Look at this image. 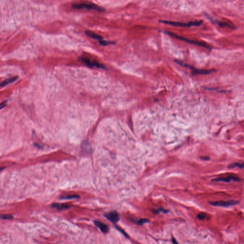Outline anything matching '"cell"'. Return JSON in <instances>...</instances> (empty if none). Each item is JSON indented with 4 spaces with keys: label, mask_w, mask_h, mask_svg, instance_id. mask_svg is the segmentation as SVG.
Masks as SVG:
<instances>
[{
    "label": "cell",
    "mask_w": 244,
    "mask_h": 244,
    "mask_svg": "<svg viewBox=\"0 0 244 244\" xmlns=\"http://www.w3.org/2000/svg\"><path fill=\"white\" fill-rule=\"evenodd\" d=\"M17 79V77L16 76L13 77L8 79L5 80V81H3V82L1 83V86L2 87L5 86V85H8V84H10V83H12V82L15 81Z\"/></svg>",
    "instance_id": "4fadbf2b"
},
{
    "label": "cell",
    "mask_w": 244,
    "mask_h": 244,
    "mask_svg": "<svg viewBox=\"0 0 244 244\" xmlns=\"http://www.w3.org/2000/svg\"><path fill=\"white\" fill-rule=\"evenodd\" d=\"M191 69L192 70V74H193V75H208V74H210V73H212V72L216 71V70L214 69H196L193 68V66H192Z\"/></svg>",
    "instance_id": "52a82bcc"
},
{
    "label": "cell",
    "mask_w": 244,
    "mask_h": 244,
    "mask_svg": "<svg viewBox=\"0 0 244 244\" xmlns=\"http://www.w3.org/2000/svg\"><path fill=\"white\" fill-rule=\"evenodd\" d=\"M197 217L200 220H204L207 217V213H201L197 216Z\"/></svg>",
    "instance_id": "e0dca14e"
},
{
    "label": "cell",
    "mask_w": 244,
    "mask_h": 244,
    "mask_svg": "<svg viewBox=\"0 0 244 244\" xmlns=\"http://www.w3.org/2000/svg\"><path fill=\"white\" fill-rule=\"evenodd\" d=\"M164 33L171 36L172 37L175 38L179 40L182 41H185V42H187L188 44H191V45H196V46H199L205 48L208 50H212V48L205 44L204 42H201V41H197L192 40L188 39L182 36H179L177 34H175L173 33L170 32L169 31H165Z\"/></svg>",
    "instance_id": "6da1fadb"
},
{
    "label": "cell",
    "mask_w": 244,
    "mask_h": 244,
    "mask_svg": "<svg viewBox=\"0 0 244 244\" xmlns=\"http://www.w3.org/2000/svg\"><path fill=\"white\" fill-rule=\"evenodd\" d=\"M172 242H173V243H176V244H177V243H178L176 241V240H175V238H173V239H172Z\"/></svg>",
    "instance_id": "cb8c5ba5"
},
{
    "label": "cell",
    "mask_w": 244,
    "mask_h": 244,
    "mask_svg": "<svg viewBox=\"0 0 244 244\" xmlns=\"http://www.w3.org/2000/svg\"><path fill=\"white\" fill-rule=\"evenodd\" d=\"M79 59H80L81 62L84 63L85 64H86V65L88 66V67H89V68H93L94 67V61H93V62H91L89 59H86V58H82V57L79 58Z\"/></svg>",
    "instance_id": "7c38bea8"
},
{
    "label": "cell",
    "mask_w": 244,
    "mask_h": 244,
    "mask_svg": "<svg viewBox=\"0 0 244 244\" xmlns=\"http://www.w3.org/2000/svg\"><path fill=\"white\" fill-rule=\"evenodd\" d=\"M201 158L203 160H208L210 159V158L208 156H203V157H201Z\"/></svg>",
    "instance_id": "7402d4cb"
},
{
    "label": "cell",
    "mask_w": 244,
    "mask_h": 244,
    "mask_svg": "<svg viewBox=\"0 0 244 244\" xmlns=\"http://www.w3.org/2000/svg\"><path fill=\"white\" fill-rule=\"evenodd\" d=\"M80 196L78 195H68V196H62L60 197V199L61 200H69L72 199L79 198Z\"/></svg>",
    "instance_id": "5bb4252c"
},
{
    "label": "cell",
    "mask_w": 244,
    "mask_h": 244,
    "mask_svg": "<svg viewBox=\"0 0 244 244\" xmlns=\"http://www.w3.org/2000/svg\"><path fill=\"white\" fill-rule=\"evenodd\" d=\"M99 43L101 45L103 46H106L108 45H113V44H115V42H114V41H103L102 40L99 41Z\"/></svg>",
    "instance_id": "2e32d148"
},
{
    "label": "cell",
    "mask_w": 244,
    "mask_h": 244,
    "mask_svg": "<svg viewBox=\"0 0 244 244\" xmlns=\"http://www.w3.org/2000/svg\"><path fill=\"white\" fill-rule=\"evenodd\" d=\"M244 168V162L242 163H232L229 166L228 168Z\"/></svg>",
    "instance_id": "9a60e30c"
},
{
    "label": "cell",
    "mask_w": 244,
    "mask_h": 244,
    "mask_svg": "<svg viewBox=\"0 0 244 244\" xmlns=\"http://www.w3.org/2000/svg\"><path fill=\"white\" fill-rule=\"evenodd\" d=\"M85 33L87 36H89V37L92 38L94 39L98 40L99 41L102 40V38L101 36L92 32L90 31H85Z\"/></svg>",
    "instance_id": "9c48e42d"
},
{
    "label": "cell",
    "mask_w": 244,
    "mask_h": 244,
    "mask_svg": "<svg viewBox=\"0 0 244 244\" xmlns=\"http://www.w3.org/2000/svg\"><path fill=\"white\" fill-rule=\"evenodd\" d=\"M7 106V104H6V101L3 102H2V103L1 104V109L3 108L4 107H5V106Z\"/></svg>",
    "instance_id": "44dd1931"
},
{
    "label": "cell",
    "mask_w": 244,
    "mask_h": 244,
    "mask_svg": "<svg viewBox=\"0 0 244 244\" xmlns=\"http://www.w3.org/2000/svg\"><path fill=\"white\" fill-rule=\"evenodd\" d=\"M51 207L53 208H56L58 210H62V209H67L69 207V206L65 204H57L54 203L51 205Z\"/></svg>",
    "instance_id": "8fae6325"
},
{
    "label": "cell",
    "mask_w": 244,
    "mask_h": 244,
    "mask_svg": "<svg viewBox=\"0 0 244 244\" xmlns=\"http://www.w3.org/2000/svg\"><path fill=\"white\" fill-rule=\"evenodd\" d=\"M34 146H35V147H37L38 148H42V147H41V146H40L39 144H36V143H35V144H34Z\"/></svg>",
    "instance_id": "603a6c76"
},
{
    "label": "cell",
    "mask_w": 244,
    "mask_h": 244,
    "mask_svg": "<svg viewBox=\"0 0 244 244\" xmlns=\"http://www.w3.org/2000/svg\"><path fill=\"white\" fill-rule=\"evenodd\" d=\"M161 23L166 24L168 25H172V26H176V27H190L191 26H199L202 25L203 21L201 20L200 21H192V22H188V23H183V22H175V21H160Z\"/></svg>",
    "instance_id": "7a4b0ae2"
},
{
    "label": "cell",
    "mask_w": 244,
    "mask_h": 244,
    "mask_svg": "<svg viewBox=\"0 0 244 244\" xmlns=\"http://www.w3.org/2000/svg\"><path fill=\"white\" fill-rule=\"evenodd\" d=\"M1 218L3 219H11L13 218V216L11 215H2Z\"/></svg>",
    "instance_id": "d6986e66"
},
{
    "label": "cell",
    "mask_w": 244,
    "mask_h": 244,
    "mask_svg": "<svg viewBox=\"0 0 244 244\" xmlns=\"http://www.w3.org/2000/svg\"><path fill=\"white\" fill-rule=\"evenodd\" d=\"M239 203V201L236 200L218 201L214 202H209V204L214 207H228L234 206Z\"/></svg>",
    "instance_id": "277c9868"
},
{
    "label": "cell",
    "mask_w": 244,
    "mask_h": 244,
    "mask_svg": "<svg viewBox=\"0 0 244 244\" xmlns=\"http://www.w3.org/2000/svg\"><path fill=\"white\" fill-rule=\"evenodd\" d=\"M105 216L110 221L113 223H116L119 221L120 216L118 213L116 211H112L105 215Z\"/></svg>",
    "instance_id": "5b68a950"
},
{
    "label": "cell",
    "mask_w": 244,
    "mask_h": 244,
    "mask_svg": "<svg viewBox=\"0 0 244 244\" xmlns=\"http://www.w3.org/2000/svg\"><path fill=\"white\" fill-rule=\"evenodd\" d=\"M208 18H209V20H213V22L215 23H216V24H218V26H220L221 27H229V28H231L232 29H235V27H234L233 26H232V25H230L229 24H228V23H222V22H218V21H214L213 19L211 18L210 17H208Z\"/></svg>",
    "instance_id": "30bf717a"
},
{
    "label": "cell",
    "mask_w": 244,
    "mask_h": 244,
    "mask_svg": "<svg viewBox=\"0 0 244 244\" xmlns=\"http://www.w3.org/2000/svg\"><path fill=\"white\" fill-rule=\"evenodd\" d=\"M159 212H162L163 213H167L168 211V210H166V209H163V208H160L159 209H158L157 210H156V211H154V213H159Z\"/></svg>",
    "instance_id": "ffe728a7"
},
{
    "label": "cell",
    "mask_w": 244,
    "mask_h": 244,
    "mask_svg": "<svg viewBox=\"0 0 244 244\" xmlns=\"http://www.w3.org/2000/svg\"><path fill=\"white\" fill-rule=\"evenodd\" d=\"M72 8L75 9H87L94 10L97 11H100V12H103L105 11V10L101 7H99L98 5L96 4H93V3H78V4H74L72 5Z\"/></svg>",
    "instance_id": "3957f363"
},
{
    "label": "cell",
    "mask_w": 244,
    "mask_h": 244,
    "mask_svg": "<svg viewBox=\"0 0 244 244\" xmlns=\"http://www.w3.org/2000/svg\"><path fill=\"white\" fill-rule=\"evenodd\" d=\"M94 223L98 228H99L102 233H107L109 230V228L107 224L98 221H94Z\"/></svg>",
    "instance_id": "ba28073f"
},
{
    "label": "cell",
    "mask_w": 244,
    "mask_h": 244,
    "mask_svg": "<svg viewBox=\"0 0 244 244\" xmlns=\"http://www.w3.org/2000/svg\"><path fill=\"white\" fill-rule=\"evenodd\" d=\"M149 221L148 220V219H140V220H138L137 221H136L135 222H136V223L137 224L142 225V224H143L146 223L148 222Z\"/></svg>",
    "instance_id": "ac0fdd59"
},
{
    "label": "cell",
    "mask_w": 244,
    "mask_h": 244,
    "mask_svg": "<svg viewBox=\"0 0 244 244\" xmlns=\"http://www.w3.org/2000/svg\"><path fill=\"white\" fill-rule=\"evenodd\" d=\"M231 181H234L236 182H238L240 181V178L238 177L234 176H229L227 177H219V178H215L212 180L213 182H223L225 183H229Z\"/></svg>",
    "instance_id": "8992f818"
}]
</instances>
